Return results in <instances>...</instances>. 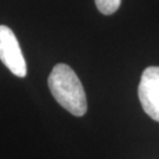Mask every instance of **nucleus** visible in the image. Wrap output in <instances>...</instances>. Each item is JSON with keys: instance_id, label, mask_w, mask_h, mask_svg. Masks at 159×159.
Here are the masks:
<instances>
[{"instance_id": "nucleus-1", "label": "nucleus", "mask_w": 159, "mask_h": 159, "mask_svg": "<svg viewBox=\"0 0 159 159\" xmlns=\"http://www.w3.org/2000/svg\"><path fill=\"white\" fill-rule=\"evenodd\" d=\"M48 87L53 98L66 111L81 117L87 111L84 87L78 75L66 64H57L48 75Z\"/></svg>"}, {"instance_id": "nucleus-2", "label": "nucleus", "mask_w": 159, "mask_h": 159, "mask_svg": "<svg viewBox=\"0 0 159 159\" xmlns=\"http://www.w3.org/2000/svg\"><path fill=\"white\" fill-rule=\"evenodd\" d=\"M0 60L17 77L24 78L27 73L26 61L17 37L5 25H0Z\"/></svg>"}, {"instance_id": "nucleus-3", "label": "nucleus", "mask_w": 159, "mask_h": 159, "mask_svg": "<svg viewBox=\"0 0 159 159\" xmlns=\"http://www.w3.org/2000/svg\"><path fill=\"white\" fill-rule=\"evenodd\" d=\"M138 97L145 113L159 123V66H150L144 70Z\"/></svg>"}, {"instance_id": "nucleus-4", "label": "nucleus", "mask_w": 159, "mask_h": 159, "mask_svg": "<svg viewBox=\"0 0 159 159\" xmlns=\"http://www.w3.org/2000/svg\"><path fill=\"white\" fill-rule=\"evenodd\" d=\"M94 1L99 12L105 16L113 14L114 12L118 11L121 4V0H94Z\"/></svg>"}]
</instances>
